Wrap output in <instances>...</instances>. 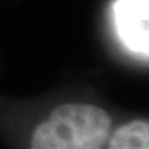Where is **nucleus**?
Returning a JSON list of instances; mask_svg holds the SVG:
<instances>
[{"mask_svg": "<svg viewBox=\"0 0 149 149\" xmlns=\"http://www.w3.org/2000/svg\"><path fill=\"white\" fill-rule=\"evenodd\" d=\"M111 117L86 104L57 108L33 134V149H100L111 134Z\"/></svg>", "mask_w": 149, "mask_h": 149, "instance_id": "f257e3e1", "label": "nucleus"}, {"mask_svg": "<svg viewBox=\"0 0 149 149\" xmlns=\"http://www.w3.org/2000/svg\"><path fill=\"white\" fill-rule=\"evenodd\" d=\"M113 19L119 39L131 53L149 54V0H116Z\"/></svg>", "mask_w": 149, "mask_h": 149, "instance_id": "f03ea898", "label": "nucleus"}, {"mask_svg": "<svg viewBox=\"0 0 149 149\" xmlns=\"http://www.w3.org/2000/svg\"><path fill=\"white\" fill-rule=\"evenodd\" d=\"M111 149H148L149 126L144 120H135L117 128L109 141Z\"/></svg>", "mask_w": 149, "mask_h": 149, "instance_id": "7ed1b4c3", "label": "nucleus"}]
</instances>
